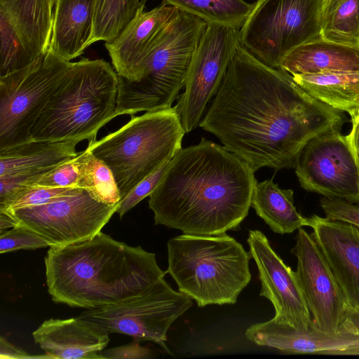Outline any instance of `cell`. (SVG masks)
Returning a JSON list of instances; mask_svg holds the SVG:
<instances>
[{
    "label": "cell",
    "mask_w": 359,
    "mask_h": 359,
    "mask_svg": "<svg viewBox=\"0 0 359 359\" xmlns=\"http://www.w3.org/2000/svg\"><path fill=\"white\" fill-rule=\"evenodd\" d=\"M192 304V299L173 290L163 278L140 295L116 304L87 309L79 316L109 334L121 333L150 341L172 354L166 345L167 332Z\"/></svg>",
    "instance_id": "cell-10"
},
{
    "label": "cell",
    "mask_w": 359,
    "mask_h": 359,
    "mask_svg": "<svg viewBox=\"0 0 359 359\" xmlns=\"http://www.w3.org/2000/svg\"><path fill=\"white\" fill-rule=\"evenodd\" d=\"M56 0H0V76L21 69L49 49Z\"/></svg>",
    "instance_id": "cell-14"
},
{
    "label": "cell",
    "mask_w": 359,
    "mask_h": 359,
    "mask_svg": "<svg viewBox=\"0 0 359 359\" xmlns=\"http://www.w3.org/2000/svg\"><path fill=\"white\" fill-rule=\"evenodd\" d=\"M279 69L290 75L359 71V47L320 38L293 49Z\"/></svg>",
    "instance_id": "cell-22"
},
{
    "label": "cell",
    "mask_w": 359,
    "mask_h": 359,
    "mask_svg": "<svg viewBox=\"0 0 359 359\" xmlns=\"http://www.w3.org/2000/svg\"><path fill=\"white\" fill-rule=\"evenodd\" d=\"M247 242L258 269L259 294L272 303L273 319L297 330H309L313 325L312 317L295 271L285 264L261 231H249Z\"/></svg>",
    "instance_id": "cell-16"
},
{
    "label": "cell",
    "mask_w": 359,
    "mask_h": 359,
    "mask_svg": "<svg viewBox=\"0 0 359 359\" xmlns=\"http://www.w3.org/2000/svg\"><path fill=\"white\" fill-rule=\"evenodd\" d=\"M78 181L79 167L76 156L59 163L54 169L43 175L32 185L78 188Z\"/></svg>",
    "instance_id": "cell-32"
},
{
    "label": "cell",
    "mask_w": 359,
    "mask_h": 359,
    "mask_svg": "<svg viewBox=\"0 0 359 359\" xmlns=\"http://www.w3.org/2000/svg\"><path fill=\"white\" fill-rule=\"evenodd\" d=\"M295 241L291 250L297 259L295 273L313 324L324 332L338 333L351 307L312 235L300 228Z\"/></svg>",
    "instance_id": "cell-15"
},
{
    "label": "cell",
    "mask_w": 359,
    "mask_h": 359,
    "mask_svg": "<svg viewBox=\"0 0 359 359\" xmlns=\"http://www.w3.org/2000/svg\"><path fill=\"white\" fill-rule=\"evenodd\" d=\"M323 0H257L240 29L241 44L264 64L279 69L295 48L321 38Z\"/></svg>",
    "instance_id": "cell-8"
},
{
    "label": "cell",
    "mask_w": 359,
    "mask_h": 359,
    "mask_svg": "<svg viewBox=\"0 0 359 359\" xmlns=\"http://www.w3.org/2000/svg\"><path fill=\"white\" fill-rule=\"evenodd\" d=\"M118 76L102 59L72 62L33 126L32 141H89L114 118Z\"/></svg>",
    "instance_id": "cell-4"
},
{
    "label": "cell",
    "mask_w": 359,
    "mask_h": 359,
    "mask_svg": "<svg viewBox=\"0 0 359 359\" xmlns=\"http://www.w3.org/2000/svg\"><path fill=\"white\" fill-rule=\"evenodd\" d=\"M293 194L292 189H281L272 180L257 182L251 207L273 232L292 233L310 225L309 219L297 210Z\"/></svg>",
    "instance_id": "cell-24"
},
{
    "label": "cell",
    "mask_w": 359,
    "mask_h": 359,
    "mask_svg": "<svg viewBox=\"0 0 359 359\" xmlns=\"http://www.w3.org/2000/svg\"><path fill=\"white\" fill-rule=\"evenodd\" d=\"M320 205L325 217L350 223L359 229V205L339 199L323 197Z\"/></svg>",
    "instance_id": "cell-34"
},
{
    "label": "cell",
    "mask_w": 359,
    "mask_h": 359,
    "mask_svg": "<svg viewBox=\"0 0 359 359\" xmlns=\"http://www.w3.org/2000/svg\"><path fill=\"white\" fill-rule=\"evenodd\" d=\"M18 224L15 219L8 212L0 211V231L1 234L9 228H13Z\"/></svg>",
    "instance_id": "cell-39"
},
{
    "label": "cell",
    "mask_w": 359,
    "mask_h": 359,
    "mask_svg": "<svg viewBox=\"0 0 359 359\" xmlns=\"http://www.w3.org/2000/svg\"><path fill=\"white\" fill-rule=\"evenodd\" d=\"M341 111L306 93L289 73L238 46L199 126L255 171L294 167L313 137L344 123Z\"/></svg>",
    "instance_id": "cell-1"
},
{
    "label": "cell",
    "mask_w": 359,
    "mask_h": 359,
    "mask_svg": "<svg viewBox=\"0 0 359 359\" xmlns=\"http://www.w3.org/2000/svg\"><path fill=\"white\" fill-rule=\"evenodd\" d=\"M103 359H148L152 358V352L147 347L141 346L138 343L104 349L100 352Z\"/></svg>",
    "instance_id": "cell-35"
},
{
    "label": "cell",
    "mask_w": 359,
    "mask_h": 359,
    "mask_svg": "<svg viewBox=\"0 0 359 359\" xmlns=\"http://www.w3.org/2000/svg\"><path fill=\"white\" fill-rule=\"evenodd\" d=\"M185 133L172 107L133 116L116 131L100 140H90L86 149L110 168L123 200L173 158L182 148Z\"/></svg>",
    "instance_id": "cell-7"
},
{
    "label": "cell",
    "mask_w": 359,
    "mask_h": 359,
    "mask_svg": "<svg viewBox=\"0 0 359 359\" xmlns=\"http://www.w3.org/2000/svg\"><path fill=\"white\" fill-rule=\"evenodd\" d=\"M207 26L203 20L177 10L149 50L137 80L118 75L114 117L171 108L185 86L191 60Z\"/></svg>",
    "instance_id": "cell-6"
},
{
    "label": "cell",
    "mask_w": 359,
    "mask_h": 359,
    "mask_svg": "<svg viewBox=\"0 0 359 359\" xmlns=\"http://www.w3.org/2000/svg\"><path fill=\"white\" fill-rule=\"evenodd\" d=\"M50 247L48 243L31 229L18 223L0 235V253L25 249Z\"/></svg>",
    "instance_id": "cell-31"
},
{
    "label": "cell",
    "mask_w": 359,
    "mask_h": 359,
    "mask_svg": "<svg viewBox=\"0 0 359 359\" xmlns=\"http://www.w3.org/2000/svg\"><path fill=\"white\" fill-rule=\"evenodd\" d=\"M147 0H141V1L142 2V4H145V3L147 2Z\"/></svg>",
    "instance_id": "cell-40"
},
{
    "label": "cell",
    "mask_w": 359,
    "mask_h": 359,
    "mask_svg": "<svg viewBox=\"0 0 359 359\" xmlns=\"http://www.w3.org/2000/svg\"><path fill=\"white\" fill-rule=\"evenodd\" d=\"M118 204L100 202L81 189L49 203L4 212L36 232L50 247L64 246L86 241L101 231Z\"/></svg>",
    "instance_id": "cell-11"
},
{
    "label": "cell",
    "mask_w": 359,
    "mask_h": 359,
    "mask_svg": "<svg viewBox=\"0 0 359 359\" xmlns=\"http://www.w3.org/2000/svg\"><path fill=\"white\" fill-rule=\"evenodd\" d=\"M77 141H30L0 150V176L55 165L77 156Z\"/></svg>",
    "instance_id": "cell-25"
},
{
    "label": "cell",
    "mask_w": 359,
    "mask_h": 359,
    "mask_svg": "<svg viewBox=\"0 0 359 359\" xmlns=\"http://www.w3.org/2000/svg\"><path fill=\"white\" fill-rule=\"evenodd\" d=\"M168 269L180 292L197 305L234 304L251 280V256L235 238L184 233L167 244Z\"/></svg>",
    "instance_id": "cell-5"
},
{
    "label": "cell",
    "mask_w": 359,
    "mask_h": 359,
    "mask_svg": "<svg viewBox=\"0 0 359 359\" xmlns=\"http://www.w3.org/2000/svg\"><path fill=\"white\" fill-rule=\"evenodd\" d=\"M294 168L305 190L359 203V170L347 136L339 130L311 139L299 153Z\"/></svg>",
    "instance_id": "cell-13"
},
{
    "label": "cell",
    "mask_w": 359,
    "mask_h": 359,
    "mask_svg": "<svg viewBox=\"0 0 359 359\" xmlns=\"http://www.w3.org/2000/svg\"><path fill=\"white\" fill-rule=\"evenodd\" d=\"M171 161V160H170ZM170 161L140 182L118 204L116 212L120 218L154 191L166 172Z\"/></svg>",
    "instance_id": "cell-33"
},
{
    "label": "cell",
    "mask_w": 359,
    "mask_h": 359,
    "mask_svg": "<svg viewBox=\"0 0 359 359\" xmlns=\"http://www.w3.org/2000/svg\"><path fill=\"white\" fill-rule=\"evenodd\" d=\"M81 188L49 187L39 185L27 187L18 193L0 211L41 205L51 203L62 197L76 194Z\"/></svg>",
    "instance_id": "cell-30"
},
{
    "label": "cell",
    "mask_w": 359,
    "mask_h": 359,
    "mask_svg": "<svg viewBox=\"0 0 359 359\" xmlns=\"http://www.w3.org/2000/svg\"><path fill=\"white\" fill-rule=\"evenodd\" d=\"M72 64L48 49L29 65L0 76V150L32 141L33 126Z\"/></svg>",
    "instance_id": "cell-9"
},
{
    "label": "cell",
    "mask_w": 359,
    "mask_h": 359,
    "mask_svg": "<svg viewBox=\"0 0 359 359\" xmlns=\"http://www.w3.org/2000/svg\"><path fill=\"white\" fill-rule=\"evenodd\" d=\"M292 76L310 95L336 110L346 112L351 119L359 114V71Z\"/></svg>",
    "instance_id": "cell-23"
},
{
    "label": "cell",
    "mask_w": 359,
    "mask_h": 359,
    "mask_svg": "<svg viewBox=\"0 0 359 359\" xmlns=\"http://www.w3.org/2000/svg\"><path fill=\"white\" fill-rule=\"evenodd\" d=\"M93 0H56L49 49L70 61L91 45Z\"/></svg>",
    "instance_id": "cell-21"
},
{
    "label": "cell",
    "mask_w": 359,
    "mask_h": 359,
    "mask_svg": "<svg viewBox=\"0 0 359 359\" xmlns=\"http://www.w3.org/2000/svg\"><path fill=\"white\" fill-rule=\"evenodd\" d=\"M240 41V29L208 24L191 60L184 86L174 106L186 133L199 126Z\"/></svg>",
    "instance_id": "cell-12"
},
{
    "label": "cell",
    "mask_w": 359,
    "mask_h": 359,
    "mask_svg": "<svg viewBox=\"0 0 359 359\" xmlns=\"http://www.w3.org/2000/svg\"><path fill=\"white\" fill-rule=\"evenodd\" d=\"M0 358L1 359H31L50 358L48 355H31L22 349L9 343L4 337H0Z\"/></svg>",
    "instance_id": "cell-36"
},
{
    "label": "cell",
    "mask_w": 359,
    "mask_h": 359,
    "mask_svg": "<svg viewBox=\"0 0 359 359\" xmlns=\"http://www.w3.org/2000/svg\"><path fill=\"white\" fill-rule=\"evenodd\" d=\"M255 172L225 147L205 138L181 148L149 196L155 224L196 235L238 229L251 207Z\"/></svg>",
    "instance_id": "cell-2"
},
{
    "label": "cell",
    "mask_w": 359,
    "mask_h": 359,
    "mask_svg": "<svg viewBox=\"0 0 359 359\" xmlns=\"http://www.w3.org/2000/svg\"><path fill=\"white\" fill-rule=\"evenodd\" d=\"M344 329L336 334L319 330L313 324L306 330L278 323L273 318L250 326L245 337L258 346L290 354L337 355L359 344V331L348 316Z\"/></svg>",
    "instance_id": "cell-18"
},
{
    "label": "cell",
    "mask_w": 359,
    "mask_h": 359,
    "mask_svg": "<svg viewBox=\"0 0 359 359\" xmlns=\"http://www.w3.org/2000/svg\"><path fill=\"white\" fill-rule=\"evenodd\" d=\"M32 335L50 358L103 359L100 352L109 342L108 333L79 316L46 320Z\"/></svg>",
    "instance_id": "cell-20"
},
{
    "label": "cell",
    "mask_w": 359,
    "mask_h": 359,
    "mask_svg": "<svg viewBox=\"0 0 359 359\" xmlns=\"http://www.w3.org/2000/svg\"><path fill=\"white\" fill-rule=\"evenodd\" d=\"M144 6L141 0H93L91 44L113 41Z\"/></svg>",
    "instance_id": "cell-29"
},
{
    "label": "cell",
    "mask_w": 359,
    "mask_h": 359,
    "mask_svg": "<svg viewBox=\"0 0 359 359\" xmlns=\"http://www.w3.org/2000/svg\"><path fill=\"white\" fill-rule=\"evenodd\" d=\"M309 219L311 234L346 302L359 311V229L317 215Z\"/></svg>",
    "instance_id": "cell-17"
},
{
    "label": "cell",
    "mask_w": 359,
    "mask_h": 359,
    "mask_svg": "<svg viewBox=\"0 0 359 359\" xmlns=\"http://www.w3.org/2000/svg\"><path fill=\"white\" fill-rule=\"evenodd\" d=\"M321 38L359 47V0H323Z\"/></svg>",
    "instance_id": "cell-26"
},
{
    "label": "cell",
    "mask_w": 359,
    "mask_h": 359,
    "mask_svg": "<svg viewBox=\"0 0 359 359\" xmlns=\"http://www.w3.org/2000/svg\"><path fill=\"white\" fill-rule=\"evenodd\" d=\"M44 262L52 299L86 309L140 295L166 274L154 253L102 231L83 241L50 247Z\"/></svg>",
    "instance_id": "cell-3"
},
{
    "label": "cell",
    "mask_w": 359,
    "mask_h": 359,
    "mask_svg": "<svg viewBox=\"0 0 359 359\" xmlns=\"http://www.w3.org/2000/svg\"><path fill=\"white\" fill-rule=\"evenodd\" d=\"M78 188L83 189L97 201L109 204L119 203L121 198L110 168L86 149L78 152Z\"/></svg>",
    "instance_id": "cell-28"
},
{
    "label": "cell",
    "mask_w": 359,
    "mask_h": 359,
    "mask_svg": "<svg viewBox=\"0 0 359 359\" xmlns=\"http://www.w3.org/2000/svg\"><path fill=\"white\" fill-rule=\"evenodd\" d=\"M177 10L207 22L241 29L250 14L254 4L245 0H162Z\"/></svg>",
    "instance_id": "cell-27"
},
{
    "label": "cell",
    "mask_w": 359,
    "mask_h": 359,
    "mask_svg": "<svg viewBox=\"0 0 359 359\" xmlns=\"http://www.w3.org/2000/svg\"><path fill=\"white\" fill-rule=\"evenodd\" d=\"M351 122V129L346 136L359 170V114Z\"/></svg>",
    "instance_id": "cell-37"
},
{
    "label": "cell",
    "mask_w": 359,
    "mask_h": 359,
    "mask_svg": "<svg viewBox=\"0 0 359 359\" xmlns=\"http://www.w3.org/2000/svg\"><path fill=\"white\" fill-rule=\"evenodd\" d=\"M349 316L354 325L359 331V311L351 308L349 311ZM359 355V344L348 348L340 353V355Z\"/></svg>",
    "instance_id": "cell-38"
},
{
    "label": "cell",
    "mask_w": 359,
    "mask_h": 359,
    "mask_svg": "<svg viewBox=\"0 0 359 359\" xmlns=\"http://www.w3.org/2000/svg\"><path fill=\"white\" fill-rule=\"evenodd\" d=\"M177 9L162 4L148 11L144 6L113 41L105 42L118 75L137 80L142 65Z\"/></svg>",
    "instance_id": "cell-19"
}]
</instances>
